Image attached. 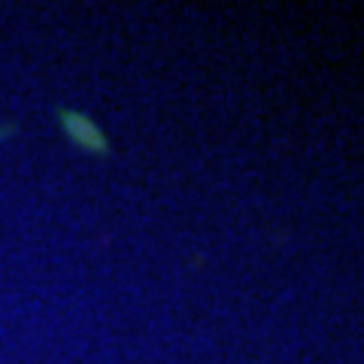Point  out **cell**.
<instances>
[{"label":"cell","mask_w":364,"mask_h":364,"mask_svg":"<svg viewBox=\"0 0 364 364\" xmlns=\"http://www.w3.org/2000/svg\"><path fill=\"white\" fill-rule=\"evenodd\" d=\"M55 116H58V124L64 128L67 140H70L73 146H79V149L88 152V155H109V140L104 136V131L85 116V112L58 107Z\"/></svg>","instance_id":"6da1fadb"}]
</instances>
